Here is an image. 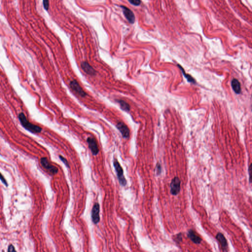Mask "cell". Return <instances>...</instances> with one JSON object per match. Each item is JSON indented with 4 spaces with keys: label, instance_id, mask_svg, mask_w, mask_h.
<instances>
[{
    "label": "cell",
    "instance_id": "1",
    "mask_svg": "<svg viewBox=\"0 0 252 252\" xmlns=\"http://www.w3.org/2000/svg\"><path fill=\"white\" fill-rule=\"evenodd\" d=\"M18 118L22 126L26 130H28V131H30L32 133H40L42 131V129L40 127L33 124L28 121L26 117L22 112L19 114Z\"/></svg>",
    "mask_w": 252,
    "mask_h": 252
},
{
    "label": "cell",
    "instance_id": "2",
    "mask_svg": "<svg viewBox=\"0 0 252 252\" xmlns=\"http://www.w3.org/2000/svg\"><path fill=\"white\" fill-rule=\"evenodd\" d=\"M113 166L115 169L116 172L117 173L118 179L119 180V183L121 185L125 186L127 185V180L124 175V172L119 162L116 159H115L113 161Z\"/></svg>",
    "mask_w": 252,
    "mask_h": 252
},
{
    "label": "cell",
    "instance_id": "3",
    "mask_svg": "<svg viewBox=\"0 0 252 252\" xmlns=\"http://www.w3.org/2000/svg\"><path fill=\"white\" fill-rule=\"evenodd\" d=\"M40 164L44 169L47 170L49 173H51L52 174H55L58 172V168L56 166L51 165L47 159V158H42L40 159Z\"/></svg>",
    "mask_w": 252,
    "mask_h": 252
},
{
    "label": "cell",
    "instance_id": "4",
    "mask_svg": "<svg viewBox=\"0 0 252 252\" xmlns=\"http://www.w3.org/2000/svg\"><path fill=\"white\" fill-rule=\"evenodd\" d=\"M180 180L178 177H175L172 179L170 183V193L175 196L178 194L180 191Z\"/></svg>",
    "mask_w": 252,
    "mask_h": 252
},
{
    "label": "cell",
    "instance_id": "5",
    "mask_svg": "<svg viewBox=\"0 0 252 252\" xmlns=\"http://www.w3.org/2000/svg\"><path fill=\"white\" fill-rule=\"evenodd\" d=\"M87 142L88 144L89 148L90 149L91 152L92 153V154L94 155H98L99 152V149L96 140L93 137H89L87 138Z\"/></svg>",
    "mask_w": 252,
    "mask_h": 252
},
{
    "label": "cell",
    "instance_id": "6",
    "mask_svg": "<svg viewBox=\"0 0 252 252\" xmlns=\"http://www.w3.org/2000/svg\"><path fill=\"white\" fill-rule=\"evenodd\" d=\"M100 205L98 203H95L93 206L91 215L92 220L95 224H97L100 222Z\"/></svg>",
    "mask_w": 252,
    "mask_h": 252
},
{
    "label": "cell",
    "instance_id": "7",
    "mask_svg": "<svg viewBox=\"0 0 252 252\" xmlns=\"http://www.w3.org/2000/svg\"><path fill=\"white\" fill-rule=\"evenodd\" d=\"M216 238L220 244L221 249L223 252H228V243L227 240L226 239L224 235L221 233H217Z\"/></svg>",
    "mask_w": 252,
    "mask_h": 252
},
{
    "label": "cell",
    "instance_id": "8",
    "mask_svg": "<svg viewBox=\"0 0 252 252\" xmlns=\"http://www.w3.org/2000/svg\"><path fill=\"white\" fill-rule=\"evenodd\" d=\"M70 86L72 89L73 90L74 92L80 96L82 97L86 96V93L84 92L82 88L81 87L80 85L79 84L77 81L75 80H73L71 81L70 82Z\"/></svg>",
    "mask_w": 252,
    "mask_h": 252
},
{
    "label": "cell",
    "instance_id": "9",
    "mask_svg": "<svg viewBox=\"0 0 252 252\" xmlns=\"http://www.w3.org/2000/svg\"><path fill=\"white\" fill-rule=\"evenodd\" d=\"M117 128L120 131L121 134L122 135L123 137L125 138H128L130 136V130L128 128V126H127L124 123L120 122L117 124Z\"/></svg>",
    "mask_w": 252,
    "mask_h": 252
},
{
    "label": "cell",
    "instance_id": "10",
    "mask_svg": "<svg viewBox=\"0 0 252 252\" xmlns=\"http://www.w3.org/2000/svg\"><path fill=\"white\" fill-rule=\"evenodd\" d=\"M121 7L122 8L123 13L127 19L128 20L130 23L133 24L134 23L135 21V16L133 12L130 9L125 6H121Z\"/></svg>",
    "mask_w": 252,
    "mask_h": 252
},
{
    "label": "cell",
    "instance_id": "11",
    "mask_svg": "<svg viewBox=\"0 0 252 252\" xmlns=\"http://www.w3.org/2000/svg\"><path fill=\"white\" fill-rule=\"evenodd\" d=\"M81 67L85 73L90 75H94L96 74V72L93 67L90 65L87 62H82L81 64Z\"/></svg>",
    "mask_w": 252,
    "mask_h": 252
},
{
    "label": "cell",
    "instance_id": "12",
    "mask_svg": "<svg viewBox=\"0 0 252 252\" xmlns=\"http://www.w3.org/2000/svg\"><path fill=\"white\" fill-rule=\"evenodd\" d=\"M187 235L191 241L196 244H200L202 241V239L196 235V232L193 231V229L189 230Z\"/></svg>",
    "mask_w": 252,
    "mask_h": 252
},
{
    "label": "cell",
    "instance_id": "13",
    "mask_svg": "<svg viewBox=\"0 0 252 252\" xmlns=\"http://www.w3.org/2000/svg\"><path fill=\"white\" fill-rule=\"evenodd\" d=\"M231 86L235 93L239 94L241 92V85L239 81L236 79H233L231 81Z\"/></svg>",
    "mask_w": 252,
    "mask_h": 252
},
{
    "label": "cell",
    "instance_id": "14",
    "mask_svg": "<svg viewBox=\"0 0 252 252\" xmlns=\"http://www.w3.org/2000/svg\"><path fill=\"white\" fill-rule=\"evenodd\" d=\"M118 102L119 103L121 109L126 112H129L130 110V106L128 103H127L124 101L119 100Z\"/></svg>",
    "mask_w": 252,
    "mask_h": 252
},
{
    "label": "cell",
    "instance_id": "15",
    "mask_svg": "<svg viewBox=\"0 0 252 252\" xmlns=\"http://www.w3.org/2000/svg\"><path fill=\"white\" fill-rule=\"evenodd\" d=\"M178 67L180 68L181 70H182V73L183 74V75H184V76L187 78L188 81L189 82H190L195 83H196V81L194 80V78L193 77H192V76L189 75V74H186L185 72L184 69L182 68V67H181L180 65H178Z\"/></svg>",
    "mask_w": 252,
    "mask_h": 252
},
{
    "label": "cell",
    "instance_id": "16",
    "mask_svg": "<svg viewBox=\"0 0 252 252\" xmlns=\"http://www.w3.org/2000/svg\"><path fill=\"white\" fill-rule=\"evenodd\" d=\"M249 175V182L252 183V163L251 164L248 168Z\"/></svg>",
    "mask_w": 252,
    "mask_h": 252
},
{
    "label": "cell",
    "instance_id": "17",
    "mask_svg": "<svg viewBox=\"0 0 252 252\" xmlns=\"http://www.w3.org/2000/svg\"><path fill=\"white\" fill-rule=\"evenodd\" d=\"M155 172H156V174L157 175H160L162 172V166L159 163H158L156 165V168H155Z\"/></svg>",
    "mask_w": 252,
    "mask_h": 252
},
{
    "label": "cell",
    "instance_id": "18",
    "mask_svg": "<svg viewBox=\"0 0 252 252\" xmlns=\"http://www.w3.org/2000/svg\"><path fill=\"white\" fill-rule=\"evenodd\" d=\"M174 238H175L174 239V240L175 242H176L178 243H180V242L182 241V240L181 233H179L178 235H176V236H174Z\"/></svg>",
    "mask_w": 252,
    "mask_h": 252
},
{
    "label": "cell",
    "instance_id": "19",
    "mask_svg": "<svg viewBox=\"0 0 252 252\" xmlns=\"http://www.w3.org/2000/svg\"><path fill=\"white\" fill-rule=\"evenodd\" d=\"M131 4L134 5H139L141 3L140 0H128Z\"/></svg>",
    "mask_w": 252,
    "mask_h": 252
},
{
    "label": "cell",
    "instance_id": "20",
    "mask_svg": "<svg viewBox=\"0 0 252 252\" xmlns=\"http://www.w3.org/2000/svg\"><path fill=\"white\" fill-rule=\"evenodd\" d=\"M49 0H43V5L44 8L46 11H48L49 9Z\"/></svg>",
    "mask_w": 252,
    "mask_h": 252
},
{
    "label": "cell",
    "instance_id": "21",
    "mask_svg": "<svg viewBox=\"0 0 252 252\" xmlns=\"http://www.w3.org/2000/svg\"><path fill=\"white\" fill-rule=\"evenodd\" d=\"M59 157L62 161L63 162V163H64V164L66 166H68V167H69V164H68V162L67 161V160L66 159H65V158L63 157H62V156H59Z\"/></svg>",
    "mask_w": 252,
    "mask_h": 252
},
{
    "label": "cell",
    "instance_id": "22",
    "mask_svg": "<svg viewBox=\"0 0 252 252\" xmlns=\"http://www.w3.org/2000/svg\"><path fill=\"white\" fill-rule=\"evenodd\" d=\"M7 251L8 252H15L16 250H15V249H14V247L12 245H10L9 246V248H8V250H7Z\"/></svg>",
    "mask_w": 252,
    "mask_h": 252
},
{
    "label": "cell",
    "instance_id": "23",
    "mask_svg": "<svg viewBox=\"0 0 252 252\" xmlns=\"http://www.w3.org/2000/svg\"><path fill=\"white\" fill-rule=\"evenodd\" d=\"M1 181H2V182H3V183L6 186H7V181L5 180V178L3 176V175H2V174H1Z\"/></svg>",
    "mask_w": 252,
    "mask_h": 252
}]
</instances>
